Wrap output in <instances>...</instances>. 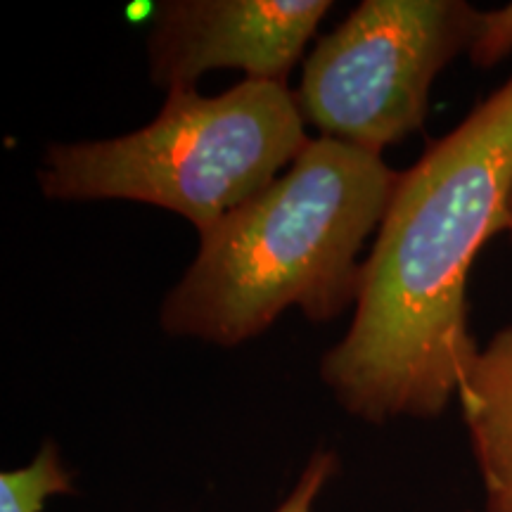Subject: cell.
<instances>
[{
  "instance_id": "52a82bcc",
  "label": "cell",
  "mask_w": 512,
  "mask_h": 512,
  "mask_svg": "<svg viewBox=\"0 0 512 512\" xmlns=\"http://www.w3.org/2000/svg\"><path fill=\"white\" fill-rule=\"evenodd\" d=\"M57 494H72V472L53 441H46L29 465L0 475V512H41Z\"/></svg>"
},
{
  "instance_id": "277c9868",
  "label": "cell",
  "mask_w": 512,
  "mask_h": 512,
  "mask_svg": "<svg viewBox=\"0 0 512 512\" xmlns=\"http://www.w3.org/2000/svg\"><path fill=\"white\" fill-rule=\"evenodd\" d=\"M479 27L482 10L463 0H366L306 60L302 117L323 138L382 155L425 124L434 79Z\"/></svg>"
},
{
  "instance_id": "9c48e42d",
  "label": "cell",
  "mask_w": 512,
  "mask_h": 512,
  "mask_svg": "<svg viewBox=\"0 0 512 512\" xmlns=\"http://www.w3.org/2000/svg\"><path fill=\"white\" fill-rule=\"evenodd\" d=\"M337 472V453L335 451H316L304 467L302 477L297 479L290 496L278 505L275 512H313V503L323 491V486L330 482V477Z\"/></svg>"
},
{
  "instance_id": "7a4b0ae2",
  "label": "cell",
  "mask_w": 512,
  "mask_h": 512,
  "mask_svg": "<svg viewBox=\"0 0 512 512\" xmlns=\"http://www.w3.org/2000/svg\"><path fill=\"white\" fill-rule=\"evenodd\" d=\"M396 181L382 155L309 140L283 176L200 235L195 261L159 309L162 330L238 347L290 306L313 323L337 318L358 302V254Z\"/></svg>"
},
{
  "instance_id": "6da1fadb",
  "label": "cell",
  "mask_w": 512,
  "mask_h": 512,
  "mask_svg": "<svg viewBox=\"0 0 512 512\" xmlns=\"http://www.w3.org/2000/svg\"><path fill=\"white\" fill-rule=\"evenodd\" d=\"M512 188V76L399 174L363 261L351 328L320 363L344 411L375 425L437 418L479 347L467 280L505 230Z\"/></svg>"
},
{
  "instance_id": "30bf717a",
  "label": "cell",
  "mask_w": 512,
  "mask_h": 512,
  "mask_svg": "<svg viewBox=\"0 0 512 512\" xmlns=\"http://www.w3.org/2000/svg\"><path fill=\"white\" fill-rule=\"evenodd\" d=\"M505 230H508L510 238H512V188L508 195V207H505Z\"/></svg>"
},
{
  "instance_id": "8992f818",
  "label": "cell",
  "mask_w": 512,
  "mask_h": 512,
  "mask_svg": "<svg viewBox=\"0 0 512 512\" xmlns=\"http://www.w3.org/2000/svg\"><path fill=\"white\" fill-rule=\"evenodd\" d=\"M458 401L484 486V512H512V325L479 349Z\"/></svg>"
},
{
  "instance_id": "ba28073f",
  "label": "cell",
  "mask_w": 512,
  "mask_h": 512,
  "mask_svg": "<svg viewBox=\"0 0 512 512\" xmlns=\"http://www.w3.org/2000/svg\"><path fill=\"white\" fill-rule=\"evenodd\" d=\"M512 53V3L501 10L482 12V27L477 31L467 55L475 67L491 69Z\"/></svg>"
},
{
  "instance_id": "3957f363",
  "label": "cell",
  "mask_w": 512,
  "mask_h": 512,
  "mask_svg": "<svg viewBox=\"0 0 512 512\" xmlns=\"http://www.w3.org/2000/svg\"><path fill=\"white\" fill-rule=\"evenodd\" d=\"M306 145L297 93L287 83L245 79L216 98L174 88L138 131L48 145L38 185L48 200L155 204L202 235L271 185Z\"/></svg>"
},
{
  "instance_id": "5b68a950",
  "label": "cell",
  "mask_w": 512,
  "mask_h": 512,
  "mask_svg": "<svg viewBox=\"0 0 512 512\" xmlns=\"http://www.w3.org/2000/svg\"><path fill=\"white\" fill-rule=\"evenodd\" d=\"M328 10L330 0H166L147 34L152 83L195 88L211 69L287 83Z\"/></svg>"
}]
</instances>
